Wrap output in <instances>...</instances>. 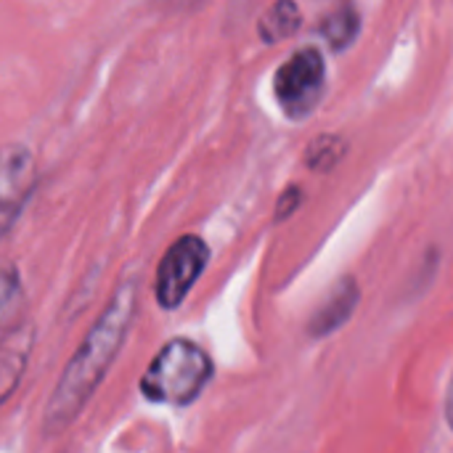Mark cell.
Masks as SVG:
<instances>
[{"label":"cell","instance_id":"6da1fadb","mask_svg":"<svg viewBox=\"0 0 453 453\" xmlns=\"http://www.w3.org/2000/svg\"><path fill=\"white\" fill-rule=\"evenodd\" d=\"M133 316H135V284H122L114 292L106 311L101 313V319L90 326V332L82 340L80 350L74 353V358L66 364V369L45 406L42 427L48 435L66 430L77 419L82 406L90 401V395L96 393V388L101 385L111 361L119 353V348L130 332Z\"/></svg>","mask_w":453,"mask_h":453},{"label":"cell","instance_id":"7c38bea8","mask_svg":"<svg viewBox=\"0 0 453 453\" xmlns=\"http://www.w3.org/2000/svg\"><path fill=\"white\" fill-rule=\"evenodd\" d=\"M303 204V188L300 186H289L281 196H279V204H276V220L281 223V220H287L297 207Z\"/></svg>","mask_w":453,"mask_h":453},{"label":"cell","instance_id":"52a82bcc","mask_svg":"<svg viewBox=\"0 0 453 453\" xmlns=\"http://www.w3.org/2000/svg\"><path fill=\"white\" fill-rule=\"evenodd\" d=\"M29 342L32 334L24 326H16L8 332V337L0 345V403L13 393L16 382L24 374L27 356H29Z\"/></svg>","mask_w":453,"mask_h":453},{"label":"cell","instance_id":"9c48e42d","mask_svg":"<svg viewBox=\"0 0 453 453\" xmlns=\"http://www.w3.org/2000/svg\"><path fill=\"white\" fill-rule=\"evenodd\" d=\"M300 21L303 16L295 0H276L257 21V32L265 42H281L300 29Z\"/></svg>","mask_w":453,"mask_h":453},{"label":"cell","instance_id":"ba28073f","mask_svg":"<svg viewBox=\"0 0 453 453\" xmlns=\"http://www.w3.org/2000/svg\"><path fill=\"white\" fill-rule=\"evenodd\" d=\"M21 316H24L21 273L13 263L0 260V332L16 329Z\"/></svg>","mask_w":453,"mask_h":453},{"label":"cell","instance_id":"7a4b0ae2","mask_svg":"<svg viewBox=\"0 0 453 453\" xmlns=\"http://www.w3.org/2000/svg\"><path fill=\"white\" fill-rule=\"evenodd\" d=\"M212 358L191 340H170L141 380V393L151 403L188 406L212 380Z\"/></svg>","mask_w":453,"mask_h":453},{"label":"cell","instance_id":"8fae6325","mask_svg":"<svg viewBox=\"0 0 453 453\" xmlns=\"http://www.w3.org/2000/svg\"><path fill=\"white\" fill-rule=\"evenodd\" d=\"M345 151H348V143L340 135H332V133L326 135L324 133V135L313 138L311 146L305 149V165L313 173H329L342 162Z\"/></svg>","mask_w":453,"mask_h":453},{"label":"cell","instance_id":"5b68a950","mask_svg":"<svg viewBox=\"0 0 453 453\" xmlns=\"http://www.w3.org/2000/svg\"><path fill=\"white\" fill-rule=\"evenodd\" d=\"M37 188V162L24 143L0 146V236L16 223Z\"/></svg>","mask_w":453,"mask_h":453},{"label":"cell","instance_id":"3957f363","mask_svg":"<svg viewBox=\"0 0 453 453\" xmlns=\"http://www.w3.org/2000/svg\"><path fill=\"white\" fill-rule=\"evenodd\" d=\"M326 93V61L319 48L292 53L273 74V96L289 119H305Z\"/></svg>","mask_w":453,"mask_h":453},{"label":"cell","instance_id":"30bf717a","mask_svg":"<svg viewBox=\"0 0 453 453\" xmlns=\"http://www.w3.org/2000/svg\"><path fill=\"white\" fill-rule=\"evenodd\" d=\"M361 32V13L353 5H340L321 21V35L332 50H345L356 42Z\"/></svg>","mask_w":453,"mask_h":453},{"label":"cell","instance_id":"277c9868","mask_svg":"<svg viewBox=\"0 0 453 453\" xmlns=\"http://www.w3.org/2000/svg\"><path fill=\"white\" fill-rule=\"evenodd\" d=\"M210 263V247L199 236H180L162 257L157 268V303L165 311H175L194 289L196 279Z\"/></svg>","mask_w":453,"mask_h":453},{"label":"cell","instance_id":"4fadbf2b","mask_svg":"<svg viewBox=\"0 0 453 453\" xmlns=\"http://www.w3.org/2000/svg\"><path fill=\"white\" fill-rule=\"evenodd\" d=\"M446 422H449V427H451L453 433V377L451 385H449V395H446Z\"/></svg>","mask_w":453,"mask_h":453},{"label":"cell","instance_id":"8992f818","mask_svg":"<svg viewBox=\"0 0 453 453\" xmlns=\"http://www.w3.org/2000/svg\"><path fill=\"white\" fill-rule=\"evenodd\" d=\"M358 300H361V289H358V281L353 276H342L334 289L326 295V300L321 303V308L311 316L308 321V334L321 340V337H329L334 334L337 329H342L356 308H358Z\"/></svg>","mask_w":453,"mask_h":453}]
</instances>
